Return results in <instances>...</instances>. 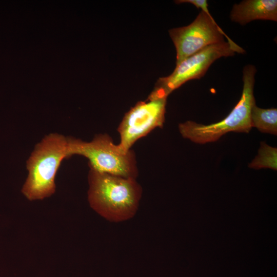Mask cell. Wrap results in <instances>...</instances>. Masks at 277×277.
<instances>
[{"label": "cell", "instance_id": "6da1fadb", "mask_svg": "<svg viewBox=\"0 0 277 277\" xmlns=\"http://www.w3.org/2000/svg\"><path fill=\"white\" fill-rule=\"evenodd\" d=\"M88 200L91 208L111 222L132 218L137 212L142 188L135 179L89 171Z\"/></svg>", "mask_w": 277, "mask_h": 277}, {"label": "cell", "instance_id": "7a4b0ae2", "mask_svg": "<svg viewBox=\"0 0 277 277\" xmlns=\"http://www.w3.org/2000/svg\"><path fill=\"white\" fill-rule=\"evenodd\" d=\"M67 146V137L57 133L46 135L35 146L26 162L28 176L22 189L28 200H43L55 192L57 172L68 159Z\"/></svg>", "mask_w": 277, "mask_h": 277}, {"label": "cell", "instance_id": "3957f363", "mask_svg": "<svg viewBox=\"0 0 277 277\" xmlns=\"http://www.w3.org/2000/svg\"><path fill=\"white\" fill-rule=\"evenodd\" d=\"M256 70L247 65L243 70V87L241 98L229 114L217 123L204 125L192 121L179 124L182 136L199 144L215 142L229 132L248 133L252 128L251 112L255 105L253 95Z\"/></svg>", "mask_w": 277, "mask_h": 277}, {"label": "cell", "instance_id": "277c9868", "mask_svg": "<svg viewBox=\"0 0 277 277\" xmlns=\"http://www.w3.org/2000/svg\"><path fill=\"white\" fill-rule=\"evenodd\" d=\"M68 158L79 155L87 158L89 166L100 172L136 179L137 169L134 152L123 151L107 134L96 135L90 142L67 137Z\"/></svg>", "mask_w": 277, "mask_h": 277}, {"label": "cell", "instance_id": "5b68a950", "mask_svg": "<svg viewBox=\"0 0 277 277\" xmlns=\"http://www.w3.org/2000/svg\"><path fill=\"white\" fill-rule=\"evenodd\" d=\"M175 3H190L201 9L190 24L169 31L176 49V65L208 46L224 42V36L236 53H245V51L232 41L215 22L208 9L206 0H180Z\"/></svg>", "mask_w": 277, "mask_h": 277}, {"label": "cell", "instance_id": "8992f818", "mask_svg": "<svg viewBox=\"0 0 277 277\" xmlns=\"http://www.w3.org/2000/svg\"><path fill=\"white\" fill-rule=\"evenodd\" d=\"M235 52V49L228 42L208 46L176 65L170 75L160 77L150 93L167 97L186 82L203 76L215 60L222 57L233 56Z\"/></svg>", "mask_w": 277, "mask_h": 277}, {"label": "cell", "instance_id": "52a82bcc", "mask_svg": "<svg viewBox=\"0 0 277 277\" xmlns=\"http://www.w3.org/2000/svg\"><path fill=\"white\" fill-rule=\"evenodd\" d=\"M167 98L150 94L146 101L137 102L125 114L117 129L118 145L123 151H130L137 140L163 126Z\"/></svg>", "mask_w": 277, "mask_h": 277}, {"label": "cell", "instance_id": "ba28073f", "mask_svg": "<svg viewBox=\"0 0 277 277\" xmlns=\"http://www.w3.org/2000/svg\"><path fill=\"white\" fill-rule=\"evenodd\" d=\"M230 18L242 25L254 20L277 21L276 0H246L233 5Z\"/></svg>", "mask_w": 277, "mask_h": 277}, {"label": "cell", "instance_id": "9c48e42d", "mask_svg": "<svg viewBox=\"0 0 277 277\" xmlns=\"http://www.w3.org/2000/svg\"><path fill=\"white\" fill-rule=\"evenodd\" d=\"M252 127L259 131L271 134H277V109L276 108L263 109L255 105L251 112Z\"/></svg>", "mask_w": 277, "mask_h": 277}, {"label": "cell", "instance_id": "30bf717a", "mask_svg": "<svg viewBox=\"0 0 277 277\" xmlns=\"http://www.w3.org/2000/svg\"><path fill=\"white\" fill-rule=\"evenodd\" d=\"M277 149L261 142L258 154L249 164V167L254 169L270 168L277 169Z\"/></svg>", "mask_w": 277, "mask_h": 277}]
</instances>
